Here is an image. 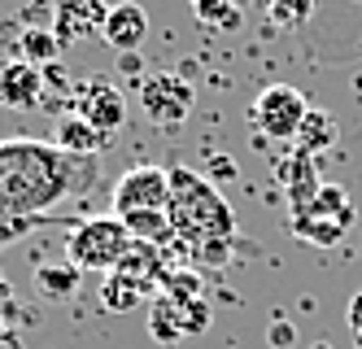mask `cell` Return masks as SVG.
<instances>
[{"instance_id": "20", "label": "cell", "mask_w": 362, "mask_h": 349, "mask_svg": "<svg viewBox=\"0 0 362 349\" xmlns=\"http://www.w3.org/2000/svg\"><path fill=\"white\" fill-rule=\"evenodd\" d=\"M267 336H271V345H275V349H288V345L297 341V332H293V324H288V319H275Z\"/></svg>"}, {"instance_id": "15", "label": "cell", "mask_w": 362, "mask_h": 349, "mask_svg": "<svg viewBox=\"0 0 362 349\" xmlns=\"http://www.w3.org/2000/svg\"><path fill=\"white\" fill-rule=\"evenodd\" d=\"M57 52H62V40L53 31H35V26H31V31L22 35V62L48 70V66H57Z\"/></svg>"}, {"instance_id": "8", "label": "cell", "mask_w": 362, "mask_h": 349, "mask_svg": "<svg viewBox=\"0 0 362 349\" xmlns=\"http://www.w3.org/2000/svg\"><path fill=\"white\" fill-rule=\"evenodd\" d=\"M205 328H210V302H205V297H188V302L158 297V306H153V314H148V332L158 336L162 345L197 336Z\"/></svg>"}, {"instance_id": "1", "label": "cell", "mask_w": 362, "mask_h": 349, "mask_svg": "<svg viewBox=\"0 0 362 349\" xmlns=\"http://www.w3.org/2000/svg\"><path fill=\"white\" fill-rule=\"evenodd\" d=\"M96 175L92 157H70L53 140H0V219H40L44 210L83 193Z\"/></svg>"}, {"instance_id": "19", "label": "cell", "mask_w": 362, "mask_h": 349, "mask_svg": "<svg viewBox=\"0 0 362 349\" xmlns=\"http://www.w3.org/2000/svg\"><path fill=\"white\" fill-rule=\"evenodd\" d=\"M349 336H354V349H362V288L354 292V297H349Z\"/></svg>"}, {"instance_id": "10", "label": "cell", "mask_w": 362, "mask_h": 349, "mask_svg": "<svg viewBox=\"0 0 362 349\" xmlns=\"http://www.w3.org/2000/svg\"><path fill=\"white\" fill-rule=\"evenodd\" d=\"M105 18H110L105 0H57V9H53V35L62 44L92 40V35L105 31Z\"/></svg>"}, {"instance_id": "9", "label": "cell", "mask_w": 362, "mask_h": 349, "mask_svg": "<svg viewBox=\"0 0 362 349\" xmlns=\"http://www.w3.org/2000/svg\"><path fill=\"white\" fill-rule=\"evenodd\" d=\"M74 114H83L96 131L114 136V131L127 122V96L114 84H105V79H92V84H83L74 92Z\"/></svg>"}, {"instance_id": "12", "label": "cell", "mask_w": 362, "mask_h": 349, "mask_svg": "<svg viewBox=\"0 0 362 349\" xmlns=\"http://www.w3.org/2000/svg\"><path fill=\"white\" fill-rule=\"evenodd\" d=\"M110 48L118 52H136L144 40H148V13L136 0H122V5H110V18H105V31H100Z\"/></svg>"}, {"instance_id": "16", "label": "cell", "mask_w": 362, "mask_h": 349, "mask_svg": "<svg viewBox=\"0 0 362 349\" xmlns=\"http://www.w3.org/2000/svg\"><path fill=\"white\" fill-rule=\"evenodd\" d=\"M79 288V271L74 266H40V292L44 297H70Z\"/></svg>"}, {"instance_id": "2", "label": "cell", "mask_w": 362, "mask_h": 349, "mask_svg": "<svg viewBox=\"0 0 362 349\" xmlns=\"http://www.w3.org/2000/svg\"><path fill=\"white\" fill-rule=\"evenodd\" d=\"M170 227L184 240H192L201 253L223 262L231 236H236V214L205 175L175 166L170 171Z\"/></svg>"}, {"instance_id": "13", "label": "cell", "mask_w": 362, "mask_h": 349, "mask_svg": "<svg viewBox=\"0 0 362 349\" xmlns=\"http://www.w3.org/2000/svg\"><path fill=\"white\" fill-rule=\"evenodd\" d=\"M53 144H57L62 153H70V157H96L100 149L110 144V136H105V131H96L83 114L66 110V114L57 118V127H53Z\"/></svg>"}, {"instance_id": "4", "label": "cell", "mask_w": 362, "mask_h": 349, "mask_svg": "<svg viewBox=\"0 0 362 349\" xmlns=\"http://www.w3.org/2000/svg\"><path fill=\"white\" fill-rule=\"evenodd\" d=\"M136 245V236L127 231V223L118 214H105V219H83L70 231L66 253L74 271H118V262L127 258V249Z\"/></svg>"}, {"instance_id": "11", "label": "cell", "mask_w": 362, "mask_h": 349, "mask_svg": "<svg viewBox=\"0 0 362 349\" xmlns=\"http://www.w3.org/2000/svg\"><path fill=\"white\" fill-rule=\"evenodd\" d=\"M44 88H48V74L40 66L22 62V57L0 66V105L5 110H40Z\"/></svg>"}, {"instance_id": "7", "label": "cell", "mask_w": 362, "mask_h": 349, "mask_svg": "<svg viewBox=\"0 0 362 349\" xmlns=\"http://www.w3.org/2000/svg\"><path fill=\"white\" fill-rule=\"evenodd\" d=\"M110 201H114L118 219L140 214V210H170V171H162V166H132L127 175H118Z\"/></svg>"}, {"instance_id": "17", "label": "cell", "mask_w": 362, "mask_h": 349, "mask_svg": "<svg viewBox=\"0 0 362 349\" xmlns=\"http://www.w3.org/2000/svg\"><path fill=\"white\" fill-rule=\"evenodd\" d=\"M192 9L201 22H210V26H231L240 18V5L236 0H192Z\"/></svg>"}, {"instance_id": "5", "label": "cell", "mask_w": 362, "mask_h": 349, "mask_svg": "<svg viewBox=\"0 0 362 349\" xmlns=\"http://www.w3.org/2000/svg\"><path fill=\"white\" fill-rule=\"evenodd\" d=\"M310 114V101L288 88V84H271L257 92V101L249 105V122L262 140H297V131Z\"/></svg>"}, {"instance_id": "14", "label": "cell", "mask_w": 362, "mask_h": 349, "mask_svg": "<svg viewBox=\"0 0 362 349\" xmlns=\"http://www.w3.org/2000/svg\"><path fill=\"white\" fill-rule=\"evenodd\" d=\"M332 140H336L332 114H323V110H315V105H310V114H305V122H301V131H297V149H301V153H319V149H327Z\"/></svg>"}, {"instance_id": "3", "label": "cell", "mask_w": 362, "mask_h": 349, "mask_svg": "<svg viewBox=\"0 0 362 349\" xmlns=\"http://www.w3.org/2000/svg\"><path fill=\"white\" fill-rule=\"evenodd\" d=\"M349 227H354V201L336 183H319V193L310 201L293 205V236L305 240V245H315V249L341 245Z\"/></svg>"}, {"instance_id": "18", "label": "cell", "mask_w": 362, "mask_h": 349, "mask_svg": "<svg viewBox=\"0 0 362 349\" xmlns=\"http://www.w3.org/2000/svg\"><path fill=\"white\" fill-rule=\"evenodd\" d=\"M100 297H105V306H110V310H132V306L144 297V292H136L132 284H122V280H114V275H110V280H105V292H100Z\"/></svg>"}, {"instance_id": "6", "label": "cell", "mask_w": 362, "mask_h": 349, "mask_svg": "<svg viewBox=\"0 0 362 349\" xmlns=\"http://www.w3.org/2000/svg\"><path fill=\"white\" fill-rule=\"evenodd\" d=\"M192 105H197V92L184 74H148L144 84H140V110L153 127H162V131H175V127H184L188 114H192Z\"/></svg>"}]
</instances>
